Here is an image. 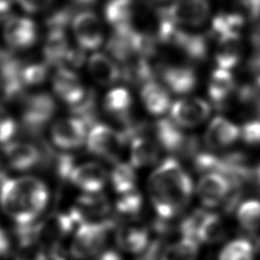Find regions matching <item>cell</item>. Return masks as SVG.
Returning <instances> with one entry per match:
<instances>
[{
    "label": "cell",
    "mask_w": 260,
    "mask_h": 260,
    "mask_svg": "<svg viewBox=\"0 0 260 260\" xmlns=\"http://www.w3.org/2000/svg\"><path fill=\"white\" fill-rule=\"evenodd\" d=\"M74 10L71 7H63L53 11L46 18V26L51 30H63L69 24L71 20L74 19Z\"/></svg>",
    "instance_id": "36"
},
{
    "label": "cell",
    "mask_w": 260,
    "mask_h": 260,
    "mask_svg": "<svg viewBox=\"0 0 260 260\" xmlns=\"http://www.w3.org/2000/svg\"><path fill=\"white\" fill-rule=\"evenodd\" d=\"M169 92L162 83L151 80L141 85L140 99L147 112L154 116H161L172 106Z\"/></svg>",
    "instance_id": "23"
},
{
    "label": "cell",
    "mask_w": 260,
    "mask_h": 260,
    "mask_svg": "<svg viewBox=\"0 0 260 260\" xmlns=\"http://www.w3.org/2000/svg\"><path fill=\"white\" fill-rule=\"evenodd\" d=\"M17 131V124L9 112L0 106V144L6 145L11 142Z\"/></svg>",
    "instance_id": "37"
},
{
    "label": "cell",
    "mask_w": 260,
    "mask_h": 260,
    "mask_svg": "<svg viewBox=\"0 0 260 260\" xmlns=\"http://www.w3.org/2000/svg\"><path fill=\"white\" fill-rule=\"evenodd\" d=\"M241 129V138L249 145H260V118L246 121Z\"/></svg>",
    "instance_id": "38"
},
{
    "label": "cell",
    "mask_w": 260,
    "mask_h": 260,
    "mask_svg": "<svg viewBox=\"0 0 260 260\" xmlns=\"http://www.w3.org/2000/svg\"><path fill=\"white\" fill-rule=\"evenodd\" d=\"M240 138V127L221 116H217L210 121L204 134V141L211 149L230 147Z\"/></svg>",
    "instance_id": "18"
},
{
    "label": "cell",
    "mask_w": 260,
    "mask_h": 260,
    "mask_svg": "<svg viewBox=\"0 0 260 260\" xmlns=\"http://www.w3.org/2000/svg\"><path fill=\"white\" fill-rule=\"evenodd\" d=\"M49 199L47 186L31 176L5 179L0 184V205L17 226L36 222Z\"/></svg>",
    "instance_id": "2"
},
{
    "label": "cell",
    "mask_w": 260,
    "mask_h": 260,
    "mask_svg": "<svg viewBox=\"0 0 260 260\" xmlns=\"http://www.w3.org/2000/svg\"><path fill=\"white\" fill-rule=\"evenodd\" d=\"M250 42L254 50V54L260 56V23L253 29L250 36Z\"/></svg>",
    "instance_id": "44"
},
{
    "label": "cell",
    "mask_w": 260,
    "mask_h": 260,
    "mask_svg": "<svg viewBox=\"0 0 260 260\" xmlns=\"http://www.w3.org/2000/svg\"><path fill=\"white\" fill-rule=\"evenodd\" d=\"M207 213L208 211L204 209H195L192 212H190L187 216H185L179 224V232L181 236L183 238H189L197 241L198 232Z\"/></svg>",
    "instance_id": "34"
},
{
    "label": "cell",
    "mask_w": 260,
    "mask_h": 260,
    "mask_svg": "<svg viewBox=\"0 0 260 260\" xmlns=\"http://www.w3.org/2000/svg\"><path fill=\"white\" fill-rule=\"evenodd\" d=\"M253 244L247 239H237L223 247L218 260H253Z\"/></svg>",
    "instance_id": "33"
},
{
    "label": "cell",
    "mask_w": 260,
    "mask_h": 260,
    "mask_svg": "<svg viewBox=\"0 0 260 260\" xmlns=\"http://www.w3.org/2000/svg\"><path fill=\"white\" fill-rule=\"evenodd\" d=\"M147 190L157 217L171 220L189 204L193 194V182L179 160L170 156L150 174Z\"/></svg>",
    "instance_id": "1"
},
{
    "label": "cell",
    "mask_w": 260,
    "mask_h": 260,
    "mask_svg": "<svg viewBox=\"0 0 260 260\" xmlns=\"http://www.w3.org/2000/svg\"><path fill=\"white\" fill-rule=\"evenodd\" d=\"M75 3L80 4V5H89L95 2V0H73Z\"/></svg>",
    "instance_id": "47"
},
{
    "label": "cell",
    "mask_w": 260,
    "mask_h": 260,
    "mask_svg": "<svg viewBox=\"0 0 260 260\" xmlns=\"http://www.w3.org/2000/svg\"><path fill=\"white\" fill-rule=\"evenodd\" d=\"M111 205L105 195L100 193H84L79 196L71 209L70 215L76 225L85 222H98L111 218Z\"/></svg>",
    "instance_id": "9"
},
{
    "label": "cell",
    "mask_w": 260,
    "mask_h": 260,
    "mask_svg": "<svg viewBox=\"0 0 260 260\" xmlns=\"http://www.w3.org/2000/svg\"><path fill=\"white\" fill-rule=\"evenodd\" d=\"M14 0H0V14L7 11Z\"/></svg>",
    "instance_id": "46"
},
{
    "label": "cell",
    "mask_w": 260,
    "mask_h": 260,
    "mask_svg": "<svg viewBox=\"0 0 260 260\" xmlns=\"http://www.w3.org/2000/svg\"><path fill=\"white\" fill-rule=\"evenodd\" d=\"M157 77L169 91L182 95L193 91L198 82L196 71L188 65L160 63Z\"/></svg>",
    "instance_id": "11"
},
{
    "label": "cell",
    "mask_w": 260,
    "mask_h": 260,
    "mask_svg": "<svg viewBox=\"0 0 260 260\" xmlns=\"http://www.w3.org/2000/svg\"><path fill=\"white\" fill-rule=\"evenodd\" d=\"M27 12H39L49 7L53 0H17Z\"/></svg>",
    "instance_id": "42"
},
{
    "label": "cell",
    "mask_w": 260,
    "mask_h": 260,
    "mask_svg": "<svg viewBox=\"0 0 260 260\" xmlns=\"http://www.w3.org/2000/svg\"><path fill=\"white\" fill-rule=\"evenodd\" d=\"M151 129L159 147L171 153L191 158L200 150L197 137L185 133L172 119L161 118L152 125Z\"/></svg>",
    "instance_id": "4"
},
{
    "label": "cell",
    "mask_w": 260,
    "mask_h": 260,
    "mask_svg": "<svg viewBox=\"0 0 260 260\" xmlns=\"http://www.w3.org/2000/svg\"><path fill=\"white\" fill-rule=\"evenodd\" d=\"M52 87L58 99L70 107L79 104L88 91L78 75L66 67H58L52 77Z\"/></svg>",
    "instance_id": "13"
},
{
    "label": "cell",
    "mask_w": 260,
    "mask_h": 260,
    "mask_svg": "<svg viewBox=\"0 0 260 260\" xmlns=\"http://www.w3.org/2000/svg\"><path fill=\"white\" fill-rule=\"evenodd\" d=\"M109 179L107 170L99 162L88 161L74 166L68 180L84 193H99Z\"/></svg>",
    "instance_id": "15"
},
{
    "label": "cell",
    "mask_w": 260,
    "mask_h": 260,
    "mask_svg": "<svg viewBox=\"0 0 260 260\" xmlns=\"http://www.w3.org/2000/svg\"><path fill=\"white\" fill-rule=\"evenodd\" d=\"M145 9L142 0H109L105 6V16L114 27L133 26V22Z\"/></svg>",
    "instance_id": "19"
},
{
    "label": "cell",
    "mask_w": 260,
    "mask_h": 260,
    "mask_svg": "<svg viewBox=\"0 0 260 260\" xmlns=\"http://www.w3.org/2000/svg\"><path fill=\"white\" fill-rule=\"evenodd\" d=\"M10 252V240L7 234L0 228V256H7Z\"/></svg>",
    "instance_id": "43"
},
{
    "label": "cell",
    "mask_w": 260,
    "mask_h": 260,
    "mask_svg": "<svg viewBox=\"0 0 260 260\" xmlns=\"http://www.w3.org/2000/svg\"><path fill=\"white\" fill-rule=\"evenodd\" d=\"M34 260H50L48 256L44 255V254H41V255H38Z\"/></svg>",
    "instance_id": "48"
},
{
    "label": "cell",
    "mask_w": 260,
    "mask_h": 260,
    "mask_svg": "<svg viewBox=\"0 0 260 260\" xmlns=\"http://www.w3.org/2000/svg\"><path fill=\"white\" fill-rule=\"evenodd\" d=\"M215 38L216 46L213 58L216 67L231 70L238 66L243 55L241 32H223Z\"/></svg>",
    "instance_id": "17"
},
{
    "label": "cell",
    "mask_w": 260,
    "mask_h": 260,
    "mask_svg": "<svg viewBox=\"0 0 260 260\" xmlns=\"http://www.w3.org/2000/svg\"><path fill=\"white\" fill-rule=\"evenodd\" d=\"M143 199L141 194L135 189L122 194L115 204L116 215L126 219H136L142 210Z\"/></svg>",
    "instance_id": "32"
},
{
    "label": "cell",
    "mask_w": 260,
    "mask_h": 260,
    "mask_svg": "<svg viewBox=\"0 0 260 260\" xmlns=\"http://www.w3.org/2000/svg\"><path fill=\"white\" fill-rule=\"evenodd\" d=\"M115 225L114 217L77 225L70 244V255L75 259L85 260L99 254L106 243L108 234L115 229Z\"/></svg>",
    "instance_id": "3"
},
{
    "label": "cell",
    "mask_w": 260,
    "mask_h": 260,
    "mask_svg": "<svg viewBox=\"0 0 260 260\" xmlns=\"http://www.w3.org/2000/svg\"><path fill=\"white\" fill-rule=\"evenodd\" d=\"M224 236L225 229L220 215L208 211L198 232L197 241L199 243L215 244L220 242L224 238Z\"/></svg>",
    "instance_id": "31"
},
{
    "label": "cell",
    "mask_w": 260,
    "mask_h": 260,
    "mask_svg": "<svg viewBox=\"0 0 260 260\" xmlns=\"http://www.w3.org/2000/svg\"><path fill=\"white\" fill-rule=\"evenodd\" d=\"M232 191V183L218 173H208L198 181L196 193L204 207L213 208L224 203Z\"/></svg>",
    "instance_id": "12"
},
{
    "label": "cell",
    "mask_w": 260,
    "mask_h": 260,
    "mask_svg": "<svg viewBox=\"0 0 260 260\" xmlns=\"http://www.w3.org/2000/svg\"><path fill=\"white\" fill-rule=\"evenodd\" d=\"M237 89V83L231 70L216 67L208 81L207 92L211 103L217 109H224Z\"/></svg>",
    "instance_id": "20"
},
{
    "label": "cell",
    "mask_w": 260,
    "mask_h": 260,
    "mask_svg": "<svg viewBox=\"0 0 260 260\" xmlns=\"http://www.w3.org/2000/svg\"><path fill=\"white\" fill-rule=\"evenodd\" d=\"M3 155L10 168L28 171L42 162L43 154L38 146L25 141H11L3 146Z\"/></svg>",
    "instance_id": "16"
},
{
    "label": "cell",
    "mask_w": 260,
    "mask_h": 260,
    "mask_svg": "<svg viewBox=\"0 0 260 260\" xmlns=\"http://www.w3.org/2000/svg\"><path fill=\"white\" fill-rule=\"evenodd\" d=\"M72 26L75 39L83 51L95 50L103 44V25L93 12L83 11L76 14Z\"/></svg>",
    "instance_id": "14"
},
{
    "label": "cell",
    "mask_w": 260,
    "mask_h": 260,
    "mask_svg": "<svg viewBox=\"0 0 260 260\" xmlns=\"http://www.w3.org/2000/svg\"><path fill=\"white\" fill-rule=\"evenodd\" d=\"M237 219L240 226L248 233L260 231V201L250 199L242 202L237 208Z\"/></svg>",
    "instance_id": "29"
},
{
    "label": "cell",
    "mask_w": 260,
    "mask_h": 260,
    "mask_svg": "<svg viewBox=\"0 0 260 260\" xmlns=\"http://www.w3.org/2000/svg\"><path fill=\"white\" fill-rule=\"evenodd\" d=\"M103 106L109 115L120 121L123 125L132 120L133 98L130 91L125 87L112 88L105 95Z\"/></svg>",
    "instance_id": "24"
},
{
    "label": "cell",
    "mask_w": 260,
    "mask_h": 260,
    "mask_svg": "<svg viewBox=\"0 0 260 260\" xmlns=\"http://www.w3.org/2000/svg\"><path fill=\"white\" fill-rule=\"evenodd\" d=\"M127 143L123 133L109 125L95 123L90 126L86 137L87 150L111 162H119V157Z\"/></svg>",
    "instance_id": "5"
},
{
    "label": "cell",
    "mask_w": 260,
    "mask_h": 260,
    "mask_svg": "<svg viewBox=\"0 0 260 260\" xmlns=\"http://www.w3.org/2000/svg\"><path fill=\"white\" fill-rule=\"evenodd\" d=\"M210 15L207 0H176L161 11V17L179 27H198Z\"/></svg>",
    "instance_id": "7"
},
{
    "label": "cell",
    "mask_w": 260,
    "mask_h": 260,
    "mask_svg": "<svg viewBox=\"0 0 260 260\" xmlns=\"http://www.w3.org/2000/svg\"><path fill=\"white\" fill-rule=\"evenodd\" d=\"M48 64L45 63H32L27 65H22L21 68V81L26 86H31L40 84L43 82L48 75Z\"/></svg>",
    "instance_id": "35"
},
{
    "label": "cell",
    "mask_w": 260,
    "mask_h": 260,
    "mask_svg": "<svg viewBox=\"0 0 260 260\" xmlns=\"http://www.w3.org/2000/svg\"><path fill=\"white\" fill-rule=\"evenodd\" d=\"M96 260H123L122 257L113 250L104 251L96 257Z\"/></svg>",
    "instance_id": "45"
},
{
    "label": "cell",
    "mask_w": 260,
    "mask_h": 260,
    "mask_svg": "<svg viewBox=\"0 0 260 260\" xmlns=\"http://www.w3.org/2000/svg\"><path fill=\"white\" fill-rule=\"evenodd\" d=\"M116 242L120 249L128 253H142L150 244L149 231L145 226L125 224L117 230Z\"/></svg>",
    "instance_id": "26"
},
{
    "label": "cell",
    "mask_w": 260,
    "mask_h": 260,
    "mask_svg": "<svg viewBox=\"0 0 260 260\" xmlns=\"http://www.w3.org/2000/svg\"><path fill=\"white\" fill-rule=\"evenodd\" d=\"M199 243L193 239L181 238L165 247L161 260H196Z\"/></svg>",
    "instance_id": "30"
},
{
    "label": "cell",
    "mask_w": 260,
    "mask_h": 260,
    "mask_svg": "<svg viewBox=\"0 0 260 260\" xmlns=\"http://www.w3.org/2000/svg\"><path fill=\"white\" fill-rule=\"evenodd\" d=\"M129 162L135 169L147 168L157 162L159 157V145L156 141L141 135L133 138L130 142Z\"/></svg>",
    "instance_id": "25"
},
{
    "label": "cell",
    "mask_w": 260,
    "mask_h": 260,
    "mask_svg": "<svg viewBox=\"0 0 260 260\" xmlns=\"http://www.w3.org/2000/svg\"><path fill=\"white\" fill-rule=\"evenodd\" d=\"M247 69L251 77V84H253L258 90H260V56L254 54L247 64Z\"/></svg>",
    "instance_id": "41"
},
{
    "label": "cell",
    "mask_w": 260,
    "mask_h": 260,
    "mask_svg": "<svg viewBox=\"0 0 260 260\" xmlns=\"http://www.w3.org/2000/svg\"><path fill=\"white\" fill-rule=\"evenodd\" d=\"M165 244L161 240H154L151 242L142 255L137 260H161V254L165 249Z\"/></svg>",
    "instance_id": "40"
},
{
    "label": "cell",
    "mask_w": 260,
    "mask_h": 260,
    "mask_svg": "<svg viewBox=\"0 0 260 260\" xmlns=\"http://www.w3.org/2000/svg\"><path fill=\"white\" fill-rule=\"evenodd\" d=\"M56 104L54 99L46 92H37L25 95L21 107V124L23 129L37 135L42 132L54 116Z\"/></svg>",
    "instance_id": "6"
},
{
    "label": "cell",
    "mask_w": 260,
    "mask_h": 260,
    "mask_svg": "<svg viewBox=\"0 0 260 260\" xmlns=\"http://www.w3.org/2000/svg\"><path fill=\"white\" fill-rule=\"evenodd\" d=\"M87 125L78 117H67L53 123L50 136L55 146L62 150L80 147L86 141Z\"/></svg>",
    "instance_id": "8"
},
{
    "label": "cell",
    "mask_w": 260,
    "mask_h": 260,
    "mask_svg": "<svg viewBox=\"0 0 260 260\" xmlns=\"http://www.w3.org/2000/svg\"><path fill=\"white\" fill-rule=\"evenodd\" d=\"M91 78L100 85H112L123 77L122 69L114 59L104 53H94L87 60Z\"/></svg>",
    "instance_id": "22"
},
{
    "label": "cell",
    "mask_w": 260,
    "mask_h": 260,
    "mask_svg": "<svg viewBox=\"0 0 260 260\" xmlns=\"http://www.w3.org/2000/svg\"><path fill=\"white\" fill-rule=\"evenodd\" d=\"M171 119L182 128H193L207 120L211 106L201 98H184L172 104Z\"/></svg>",
    "instance_id": "10"
},
{
    "label": "cell",
    "mask_w": 260,
    "mask_h": 260,
    "mask_svg": "<svg viewBox=\"0 0 260 260\" xmlns=\"http://www.w3.org/2000/svg\"><path fill=\"white\" fill-rule=\"evenodd\" d=\"M4 39L13 49L28 48L37 40L36 24L26 17L8 18L4 26Z\"/></svg>",
    "instance_id": "21"
},
{
    "label": "cell",
    "mask_w": 260,
    "mask_h": 260,
    "mask_svg": "<svg viewBox=\"0 0 260 260\" xmlns=\"http://www.w3.org/2000/svg\"><path fill=\"white\" fill-rule=\"evenodd\" d=\"M0 89H1V82H0Z\"/></svg>",
    "instance_id": "50"
},
{
    "label": "cell",
    "mask_w": 260,
    "mask_h": 260,
    "mask_svg": "<svg viewBox=\"0 0 260 260\" xmlns=\"http://www.w3.org/2000/svg\"><path fill=\"white\" fill-rule=\"evenodd\" d=\"M69 46L65 31L51 30L49 31L44 46L45 61L48 65H57L60 67L69 51Z\"/></svg>",
    "instance_id": "27"
},
{
    "label": "cell",
    "mask_w": 260,
    "mask_h": 260,
    "mask_svg": "<svg viewBox=\"0 0 260 260\" xmlns=\"http://www.w3.org/2000/svg\"><path fill=\"white\" fill-rule=\"evenodd\" d=\"M2 17H3V16H2V14H0V18H2Z\"/></svg>",
    "instance_id": "49"
},
{
    "label": "cell",
    "mask_w": 260,
    "mask_h": 260,
    "mask_svg": "<svg viewBox=\"0 0 260 260\" xmlns=\"http://www.w3.org/2000/svg\"><path fill=\"white\" fill-rule=\"evenodd\" d=\"M245 189H250L252 192L260 195V164L252 166L244 183L243 191H245Z\"/></svg>",
    "instance_id": "39"
},
{
    "label": "cell",
    "mask_w": 260,
    "mask_h": 260,
    "mask_svg": "<svg viewBox=\"0 0 260 260\" xmlns=\"http://www.w3.org/2000/svg\"><path fill=\"white\" fill-rule=\"evenodd\" d=\"M110 180L115 192L122 195L135 190L136 188V172L135 168L130 162L115 164L111 174Z\"/></svg>",
    "instance_id": "28"
}]
</instances>
